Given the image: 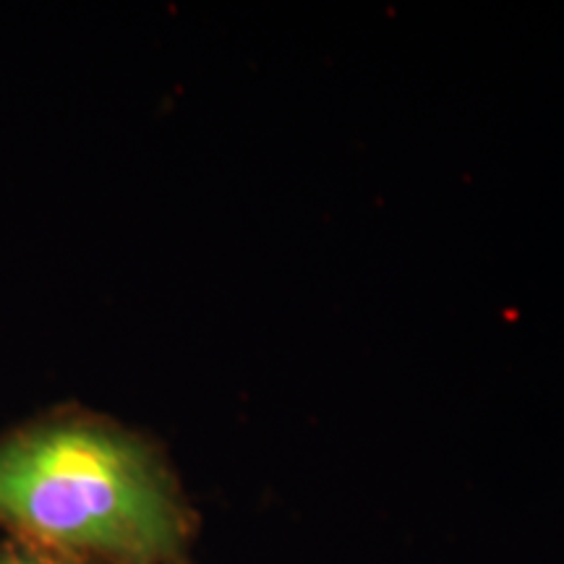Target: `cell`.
<instances>
[{"instance_id": "1", "label": "cell", "mask_w": 564, "mask_h": 564, "mask_svg": "<svg viewBox=\"0 0 564 564\" xmlns=\"http://www.w3.org/2000/svg\"><path fill=\"white\" fill-rule=\"evenodd\" d=\"M0 525L82 564H181L192 512L139 436L53 413L0 436Z\"/></svg>"}, {"instance_id": "2", "label": "cell", "mask_w": 564, "mask_h": 564, "mask_svg": "<svg viewBox=\"0 0 564 564\" xmlns=\"http://www.w3.org/2000/svg\"><path fill=\"white\" fill-rule=\"evenodd\" d=\"M0 564H76L66 560V556L47 552V549L34 546L30 541L21 539H6L0 544Z\"/></svg>"}, {"instance_id": "3", "label": "cell", "mask_w": 564, "mask_h": 564, "mask_svg": "<svg viewBox=\"0 0 564 564\" xmlns=\"http://www.w3.org/2000/svg\"><path fill=\"white\" fill-rule=\"evenodd\" d=\"M76 564H82V562H76ZM87 564H89V562H87Z\"/></svg>"}]
</instances>
